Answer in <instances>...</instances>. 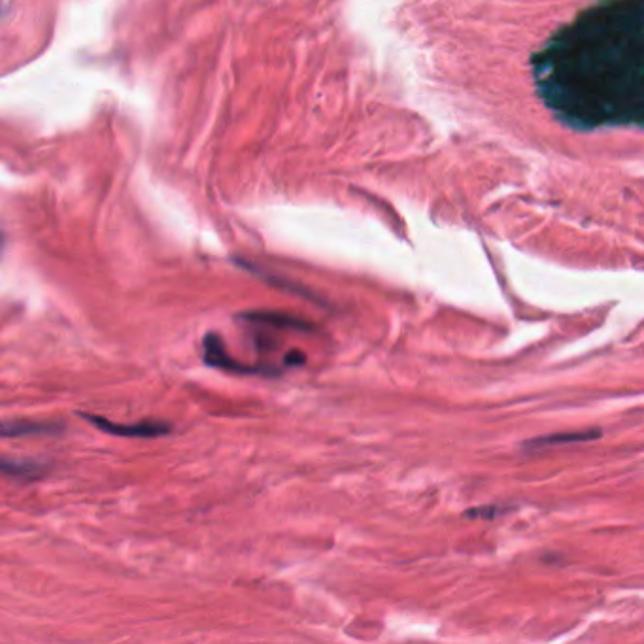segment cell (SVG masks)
Listing matches in <instances>:
<instances>
[{
  "label": "cell",
  "mask_w": 644,
  "mask_h": 644,
  "mask_svg": "<svg viewBox=\"0 0 644 644\" xmlns=\"http://www.w3.org/2000/svg\"><path fill=\"white\" fill-rule=\"evenodd\" d=\"M85 422L95 425L97 429L104 431L106 435L114 437H125V439H159L165 437L172 431V427L165 422H140V424H116L108 418H102L99 414H85L80 412Z\"/></svg>",
  "instance_id": "cell-2"
},
{
  "label": "cell",
  "mask_w": 644,
  "mask_h": 644,
  "mask_svg": "<svg viewBox=\"0 0 644 644\" xmlns=\"http://www.w3.org/2000/svg\"><path fill=\"white\" fill-rule=\"evenodd\" d=\"M601 437V429H592V431H580V433H563V435H548V437H541V439H533L527 441L524 446L531 448V450H539V448H550L554 444H571V442H584L592 441Z\"/></svg>",
  "instance_id": "cell-6"
},
{
  "label": "cell",
  "mask_w": 644,
  "mask_h": 644,
  "mask_svg": "<svg viewBox=\"0 0 644 644\" xmlns=\"http://www.w3.org/2000/svg\"><path fill=\"white\" fill-rule=\"evenodd\" d=\"M537 95L578 133L644 121V0H597L531 57Z\"/></svg>",
  "instance_id": "cell-1"
},
{
  "label": "cell",
  "mask_w": 644,
  "mask_h": 644,
  "mask_svg": "<svg viewBox=\"0 0 644 644\" xmlns=\"http://www.w3.org/2000/svg\"><path fill=\"white\" fill-rule=\"evenodd\" d=\"M61 431V425L42 424V422H25V420H0V439H21V437H40L55 435Z\"/></svg>",
  "instance_id": "cell-4"
},
{
  "label": "cell",
  "mask_w": 644,
  "mask_h": 644,
  "mask_svg": "<svg viewBox=\"0 0 644 644\" xmlns=\"http://www.w3.org/2000/svg\"><path fill=\"white\" fill-rule=\"evenodd\" d=\"M204 346V361L206 365L214 367V369H221V371H229V373H255V367H248L235 361L233 357L227 354L225 344L221 340L220 335L216 333H208L203 340Z\"/></svg>",
  "instance_id": "cell-3"
},
{
  "label": "cell",
  "mask_w": 644,
  "mask_h": 644,
  "mask_svg": "<svg viewBox=\"0 0 644 644\" xmlns=\"http://www.w3.org/2000/svg\"><path fill=\"white\" fill-rule=\"evenodd\" d=\"M46 469L31 459L4 458L0 456V475L19 476V478H36L44 475Z\"/></svg>",
  "instance_id": "cell-5"
}]
</instances>
